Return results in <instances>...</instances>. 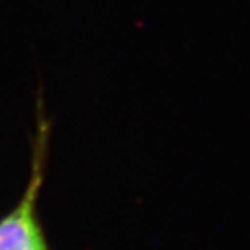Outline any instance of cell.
I'll list each match as a JSON object with an SVG mask.
<instances>
[{
  "instance_id": "1",
  "label": "cell",
  "mask_w": 250,
  "mask_h": 250,
  "mask_svg": "<svg viewBox=\"0 0 250 250\" xmlns=\"http://www.w3.org/2000/svg\"><path fill=\"white\" fill-rule=\"evenodd\" d=\"M51 122L43 99H37L35 132L31 136L30 177L21 198L0 217V250H51L39 217L40 189L45 181Z\"/></svg>"
}]
</instances>
